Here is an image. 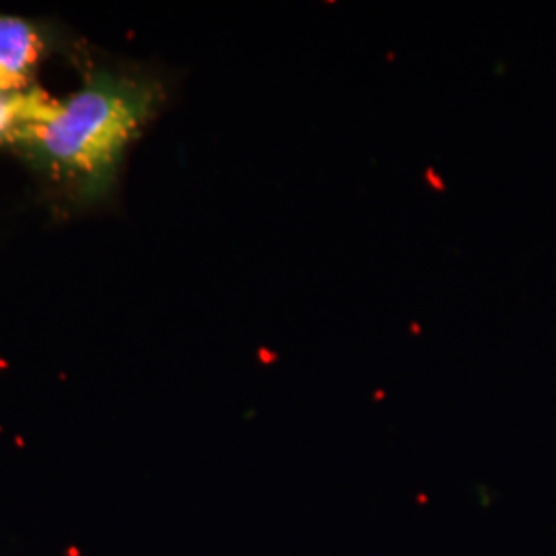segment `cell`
Wrapping results in <instances>:
<instances>
[{
    "instance_id": "1",
    "label": "cell",
    "mask_w": 556,
    "mask_h": 556,
    "mask_svg": "<svg viewBox=\"0 0 556 556\" xmlns=\"http://www.w3.org/2000/svg\"><path fill=\"white\" fill-rule=\"evenodd\" d=\"M163 101L165 87L160 80L108 75L89 80L64 103L29 91L17 140L27 142L60 174L98 186L112 176Z\"/></svg>"
},
{
    "instance_id": "2",
    "label": "cell",
    "mask_w": 556,
    "mask_h": 556,
    "mask_svg": "<svg viewBox=\"0 0 556 556\" xmlns=\"http://www.w3.org/2000/svg\"><path fill=\"white\" fill-rule=\"evenodd\" d=\"M43 52L40 31L20 17L0 15V93H27Z\"/></svg>"
},
{
    "instance_id": "3",
    "label": "cell",
    "mask_w": 556,
    "mask_h": 556,
    "mask_svg": "<svg viewBox=\"0 0 556 556\" xmlns=\"http://www.w3.org/2000/svg\"><path fill=\"white\" fill-rule=\"evenodd\" d=\"M27 93H0V140H17L25 116H27Z\"/></svg>"
}]
</instances>
